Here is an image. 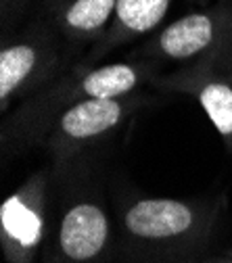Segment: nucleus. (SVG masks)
Here are the masks:
<instances>
[{
	"label": "nucleus",
	"instance_id": "f257e3e1",
	"mask_svg": "<svg viewBox=\"0 0 232 263\" xmlns=\"http://www.w3.org/2000/svg\"><path fill=\"white\" fill-rule=\"evenodd\" d=\"M220 199L134 196L115 205L109 263H203L220 221Z\"/></svg>",
	"mask_w": 232,
	"mask_h": 263
},
{
	"label": "nucleus",
	"instance_id": "f03ea898",
	"mask_svg": "<svg viewBox=\"0 0 232 263\" xmlns=\"http://www.w3.org/2000/svg\"><path fill=\"white\" fill-rule=\"evenodd\" d=\"M50 223L42 263H109L115 211L96 153L50 161Z\"/></svg>",
	"mask_w": 232,
	"mask_h": 263
},
{
	"label": "nucleus",
	"instance_id": "7ed1b4c3",
	"mask_svg": "<svg viewBox=\"0 0 232 263\" xmlns=\"http://www.w3.org/2000/svg\"><path fill=\"white\" fill-rule=\"evenodd\" d=\"M159 69L149 61L128 59L111 65L78 63L36 94H31L7 113L0 127L3 155L17 157L40 146L57 119L78 103L90 98H113L136 92L142 84H151Z\"/></svg>",
	"mask_w": 232,
	"mask_h": 263
},
{
	"label": "nucleus",
	"instance_id": "20e7f679",
	"mask_svg": "<svg viewBox=\"0 0 232 263\" xmlns=\"http://www.w3.org/2000/svg\"><path fill=\"white\" fill-rule=\"evenodd\" d=\"M67 44L48 15L27 21L21 29L3 36L0 48V109L36 94L82 61Z\"/></svg>",
	"mask_w": 232,
	"mask_h": 263
},
{
	"label": "nucleus",
	"instance_id": "39448f33",
	"mask_svg": "<svg viewBox=\"0 0 232 263\" xmlns=\"http://www.w3.org/2000/svg\"><path fill=\"white\" fill-rule=\"evenodd\" d=\"M151 101V96L136 90L123 96L90 98L78 103L57 119L40 148L46 151L50 161H65L96 153Z\"/></svg>",
	"mask_w": 232,
	"mask_h": 263
},
{
	"label": "nucleus",
	"instance_id": "423d86ee",
	"mask_svg": "<svg viewBox=\"0 0 232 263\" xmlns=\"http://www.w3.org/2000/svg\"><path fill=\"white\" fill-rule=\"evenodd\" d=\"M232 42V0L207 11L188 13L163 29L142 46L134 48L130 59L149 61L159 69L161 63H194L220 54Z\"/></svg>",
	"mask_w": 232,
	"mask_h": 263
},
{
	"label": "nucleus",
	"instance_id": "0eeeda50",
	"mask_svg": "<svg viewBox=\"0 0 232 263\" xmlns=\"http://www.w3.org/2000/svg\"><path fill=\"white\" fill-rule=\"evenodd\" d=\"M52 196V165L31 174L0 207V247L7 263H36L42 255Z\"/></svg>",
	"mask_w": 232,
	"mask_h": 263
},
{
	"label": "nucleus",
	"instance_id": "6e6552de",
	"mask_svg": "<svg viewBox=\"0 0 232 263\" xmlns=\"http://www.w3.org/2000/svg\"><path fill=\"white\" fill-rule=\"evenodd\" d=\"M165 92H184L201 105L228 151H232V80L201 63H188L182 69L151 80Z\"/></svg>",
	"mask_w": 232,
	"mask_h": 263
},
{
	"label": "nucleus",
	"instance_id": "1a4fd4ad",
	"mask_svg": "<svg viewBox=\"0 0 232 263\" xmlns=\"http://www.w3.org/2000/svg\"><path fill=\"white\" fill-rule=\"evenodd\" d=\"M117 3L119 0H59L48 3L46 15L67 44L80 52V48H92L105 36Z\"/></svg>",
	"mask_w": 232,
	"mask_h": 263
},
{
	"label": "nucleus",
	"instance_id": "9d476101",
	"mask_svg": "<svg viewBox=\"0 0 232 263\" xmlns=\"http://www.w3.org/2000/svg\"><path fill=\"white\" fill-rule=\"evenodd\" d=\"M194 63H201V65H207V67L220 71L222 76L230 78L232 80V42L216 57H209V59H201V61H194Z\"/></svg>",
	"mask_w": 232,
	"mask_h": 263
},
{
	"label": "nucleus",
	"instance_id": "9b49d317",
	"mask_svg": "<svg viewBox=\"0 0 232 263\" xmlns=\"http://www.w3.org/2000/svg\"><path fill=\"white\" fill-rule=\"evenodd\" d=\"M203 263H232V259H205Z\"/></svg>",
	"mask_w": 232,
	"mask_h": 263
}]
</instances>
